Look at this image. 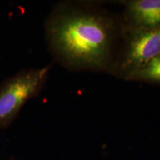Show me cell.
<instances>
[{
	"label": "cell",
	"instance_id": "obj_2",
	"mask_svg": "<svg viewBox=\"0 0 160 160\" xmlns=\"http://www.w3.org/2000/svg\"><path fill=\"white\" fill-rule=\"evenodd\" d=\"M51 66L22 70L0 86V128H8L25 104L42 89Z\"/></svg>",
	"mask_w": 160,
	"mask_h": 160
},
{
	"label": "cell",
	"instance_id": "obj_5",
	"mask_svg": "<svg viewBox=\"0 0 160 160\" xmlns=\"http://www.w3.org/2000/svg\"><path fill=\"white\" fill-rule=\"evenodd\" d=\"M126 79L152 83H160V54L131 73L126 75Z\"/></svg>",
	"mask_w": 160,
	"mask_h": 160
},
{
	"label": "cell",
	"instance_id": "obj_4",
	"mask_svg": "<svg viewBox=\"0 0 160 160\" xmlns=\"http://www.w3.org/2000/svg\"><path fill=\"white\" fill-rule=\"evenodd\" d=\"M128 11L134 28L160 27V0L130 1Z\"/></svg>",
	"mask_w": 160,
	"mask_h": 160
},
{
	"label": "cell",
	"instance_id": "obj_3",
	"mask_svg": "<svg viewBox=\"0 0 160 160\" xmlns=\"http://www.w3.org/2000/svg\"><path fill=\"white\" fill-rule=\"evenodd\" d=\"M160 54V27L133 28L128 44L122 69L126 74L142 67Z\"/></svg>",
	"mask_w": 160,
	"mask_h": 160
},
{
	"label": "cell",
	"instance_id": "obj_1",
	"mask_svg": "<svg viewBox=\"0 0 160 160\" xmlns=\"http://www.w3.org/2000/svg\"><path fill=\"white\" fill-rule=\"evenodd\" d=\"M46 37L57 61L74 70H102L111 57L113 28L95 12L59 5L46 22Z\"/></svg>",
	"mask_w": 160,
	"mask_h": 160
}]
</instances>
